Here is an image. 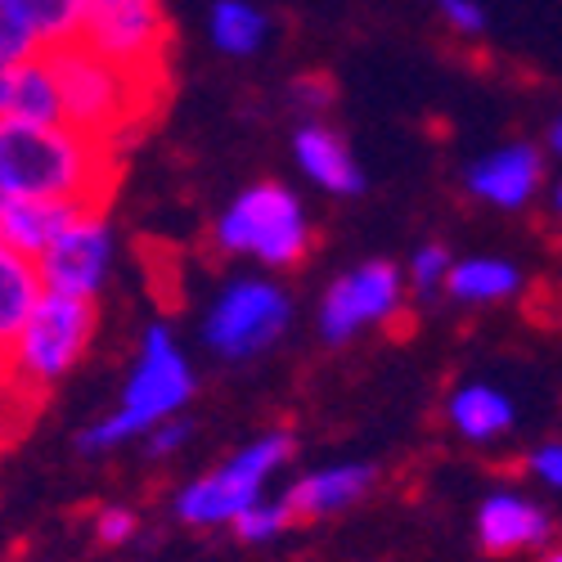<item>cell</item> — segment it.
I'll return each instance as SVG.
<instances>
[{"label":"cell","mask_w":562,"mask_h":562,"mask_svg":"<svg viewBox=\"0 0 562 562\" xmlns=\"http://www.w3.org/2000/svg\"><path fill=\"white\" fill-rule=\"evenodd\" d=\"M113 154L104 139L81 135L68 122L0 117V194L109 203Z\"/></svg>","instance_id":"1"},{"label":"cell","mask_w":562,"mask_h":562,"mask_svg":"<svg viewBox=\"0 0 562 562\" xmlns=\"http://www.w3.org/2000/svg\"><path fill=\"white\" fill-rule=\"evenodd\" d=\"M194 387H199V379H194L190 356L180 351L167 324H154V329H145V338H139V351H135V364L122 383L117 409L95 418V424L77 437V450L109 454L135 437H145L162 418L184 414V405L194 401Z\"/></svg>","instance_id":"2"},{"label":"cell","mask_w":562,"mask_h":562,"mask_svg":"<svg viewBox=\"0 0 562 562\" xmlns=\"http://www.w3.org/2000/svg\"><path fill=\"white\" fill-rule=\"evenodd\" d=\"M95 302L64 297V293H41L32 315L19 324V334L5 347V387L14 396H41L86 360L95 342Z\"/></svg>","instance_id":"3"},{"label":"cell","mask_w":562,"mask_h":562,"mask_svg":"<svg viewBox=\"0 0 562 562\" xmlns=\"http://www.w3.org/2000/svg\"><path fill=\"white\" fill-rule=\"evenodd\" d=\"M50 55V72L59 86V122H68L81 135H95L113 145V135L131 122L145 117L149 109V81L117 68L86 41H68Z\"/></svg>","instance_id":"4"},{"label":"cell","mask_w":562,"mask_h":562,"mask_svg":"<svg viewBox=\"0 0 562 562\" xmlns=\"http://www.w3.org/2000/svg\"><path fill=\"white\" fill-rule=\"evenodd\" d=\"M212 239L229 257H252L266 270H289L311 252V216L289 184H248L212 225Z\"/></svg>","instance_id":"5"},{"label":"cell","mask_w":562,"mask_h":562,"mask_svg":"<svg viewBox=\"0 0 562 562\" xmlns=\"http://www.w3.org/2000/svg\"><path fill=\"white\" fill-rule=\"evenodd\" d=\"M293 459V437L274 428L244 450H234L216 473L194 477L190 486L176 491V518L184 527H229L234 513H244L252 499L266 495V482Z\"/></svg>","instance_id":"6"},{"label":"cell","mask_w":562,"mask_h":562,"mask_svg":"<svg viewBox=\"0 0 562 562\" xmlns=\"http://www.w3.org/2000/svg\"><path fill=\"white\" fill-rule=\"evenodd\" d=\"M293 324V297L274 279H229L221 297L207 306L203 342L221 360H252L270 351Z\"/></svg>","instance_id":"7"},{"label":"cell","mask_w":562,"mask_h":562,"mask_svg":"<svg viewBox=\"0 0 562 562\" xmlns=\"http://www.w3.org/2000/svg\"><path fill=\"white\" fill-rule=\"evenodd\" d=\"M90 50H100L117 68L139 81H162L171 27L162 0H81V36Z\"/></svg>","instance_id":"8"},{"label":"cell","mask_w":562,"mask_h":562,"mask_svg":"<svg viewBox=\"0 0 562 562\" xmlns=\"http://www.w3.org/2000/svg\"><path fill=\"white\" fill-rule=\"evenodd\" d=\"M409 306L405 293V274L392 261H360L347 274H338L329 293L319 302V338L324 342H351L369 329H383L396 324Z\"/></svg>","instance_id":"9"},{"label":"cell","mask_w":562,"mask_h":562,"mask_svg":"<svg viewBox=\"0 0 562 562\" xmlns=\"http://www.w3.org/2000/svg\"><path fill=\"white\" fill-rule=\"evenodd\" d=\"M113 225L104 203L81 207L50 244L36 257V279L45 293H64V297H81L95 302L100 289L109 284L113 270Z\"/></svg>","instance_id":"10"},{"label":"cell","mask_w":562,"mask_h":562,"mask_svg":"<svg viewBox=\"0 0 562 562\" xmlns=\"http://www.w3.org/2000/svg\"><path fill=\"white\" fill-rule=\"evenodd\" d=\"M549 180V162L540 154V145L531 139H513V145H499L491 154H482L473 167L463 171V190L477 203L495 207V212H522L540 199Z\"/></svg>","instance_id":"11"},{"label":"cell","mask_w":562,"mask_h":562,"mask_svg":"<svg viewBox=\"0 0 562 562\" xmlns=\"http://www.w3.org/2000/svg\"><path fill=\"white\" fill-rule=\"evenodd\" d=\"M553 522L549 513L518 491H495L482 499L477 508V540L486 553H522V549H540L549 544Z\"/></svg>","instance_id":"12"},{"label":"cell","mask_w":562,"mask_h":562,"mask_svg":"<svg viewBox=\"0 0 562 562\" xmlns=\"http://www.w3.org/2000/svg\"><path fill=\"white\" fill-rule=\"evenodd\" d=\"M293 158H297L302 176H306L311 184H319L324 194L351 199V194L364 190V171H360V162H356L351 149H347V139H342L334 126H324V122L297 126V135H293Z\"/></svg>","instance_id":"13"},{"label":"cell","mask_w":562,"mask_h":562,"mask_svg":"<svg viewBox=\"0 0 562 562\" xmlns=\"http://www.w3.org/2000/svg\"><path fill=\"white\" fill-rule=\"evenodd\" d=\"M90 203H64V199H19V194H0V244L14 248L19 257L36 261L45 244Z\"/></svg>","instance_id":"14"},{"label":"cell","mask_w":562,"mask_h":562,"mask_svg":"<svg viewBox=\"0 0 562 562\" xmlns=\"http://www.w3.org/2000/svg\"><path fill=\"white\" fill-rule=\"evenodd\" d=\"M373 486V468L369 463H334V468H315V473L297 477L284 504L293 508V518H329V513L351 508L360 495Z\"/></svg>","instance_id":"15"},{"label":"cell","mask_w":562,"mask_h":562,"mask_svg":"<svg viewBox=\"0 0 562 562\" xmlns=\"http://www.w3.org/2000/svg\"><path fill=\"white\" fill-rule=\"evenodd\" d=\"M446 418L450 428L463 437V441H499L513 432V424H518V405H513V396L495 383H459L446 401Z\"/></svg>","instance_id":"16"},{"label":"cell","mask_w":562,"mask_h":562,"mask_svg":"<svg viewBox=\"0 0 562 562\" xmlns=\"http://www.w3.org/2000/svg\"><path fill=\"white\" fill-rule=\"evenodd\" d=\"M527 289V274L504 261V257H463V261H450L446 270V297L463 302V306H495V302H508Z\"/></svg>","instance_id":"17"},{"label":"cell","mask_w":562,"mask_h":562,"mask_svg":"<svg viewBox=\"0 0 562 562\" xmlns=\"http://www.w3.org/2000/svg\"><path fill=\"white\" fill-rule=\"evenodd\" d=\"M0 117H23V122H59V86L50 72V55L36 50L5 72V113Z\"/></svg>","instance_id":"18"},{"label":"cell","mask_w":562,"mask_h":562,"mask_svg":"<svg viewBox=\"0 0 562 562\" xmlns=\"http://www.w3.org/2000/svg\"><path fill=\"white\" fill-rule=\"evenodd\" d=\"M207 36L221 55L229 59H252L270 41V19L252 0H212L207 10Z\"/></svg>","instance_id":"19"},{"label":"cell","mask_w":562,"mask_h":562,"mask_svg":"<svg viewBox=\"0 0 562 562\" xmlns=\"http://www.w3.org/2000/svg\"><path fill=\"white\" fill-rule=\"evenodd\" d=\"M41 293L45 289L36 279V261H27L14 248L0 244V351L10 347V338L19 334V324L32 315Z\"/></svg>","instance_id":"20"},{"label":"cell","mask_w":562,"mask_h":562,"mask_svg":"<svg viewBox=\"0 0 562 562\" xmlns=\"http://www.w3.org/2000/svg\"><path fill=\"white\" fill-rule=\"evenodd\" d=\"M36 50H59L81 36V0H10Z\"/></svg>","instance_id":"21"},{"label":"cell","mask_w":562,"mask_h":562,"mask_svg":"<svg viewBox=\"0 0 562 562\" xmlns=\"http://www.w3.org/2000/svg\"><path fill=\"white\" fill-rule=\"evenodd\" d=\"M297 518H293V508L284 504V499H252L244 513H234V536L239 540H248V544H270V540H279L289 527H293Z\"/></svg>","instance_id":"22"},{"label":"cell","mask_w":562,"mask_h":562,"mask_svg":"<svg viewBox=\"0 0 562 562\" xmlns=\"http://www.w3.org/2000/svg\"><path fill=\"white\" fill-rule=\"evenodd\" d=\"M450 261H454V257H450L441 244H424V248H418V252L409 257V266L401 270V274H405V293H414L418 302H432V297H441Z\"/></svg>","instance_id":"23"},{"label":"cell","mask_w":562,"mask_h":562,"mask_svg":"<svg viewBox=\"0 0 562 562\" xmlns=\"http://www.w3.org/2000/svg\"><path fill=\"white\" fill-rule=\"evenodd\" d=\"M27 55H36V45H32L27 27L14 19L10 0H0V59H5V64H19V59H27Z\"/></svg>","instance_id":"24"},{"label":"cell","mask_w":562,"mask_h":562,"mask_svg":"<svg viewBox=\"0 0 562 562\" xmlns=\"http://www.w3.org/2000/svg\"><path fill=\"white\" fill-rule=\"evenodd\" d=\"M437 10L454 36H482L486 32V10L477 0H437Z\"/></svg>","instance_id":"25"},{"label":"cell","mask_w":562,"mask_h":562,"mask_svg":"<svg viewBox=\"0 0 562 562\" xmlns=\"http://www.w3.org/2000/svg\"><path fill=\"white\" fill-rule=\"evenodd\" d=\"M135 531H139V518L122 504H104L95 513V536L104 544H126V540H135Z\"/></svg>","instance_id":"26"},{"label":"cell","mask_w":562,"mask_h":562,"mask_svg":"<svg viewBox=\"0 0 562 562\" xmlns=\"http://www.w3.org/2000/svg\"><path fill=\"white\" fill-rule=\"evenodd\" d=\"M190 432H194V428H190V418L176 414V418H162L158 428L145 432V446H149L154 459H167V454H176L184 441H190Z\"/></svg>","instance_id":"27"},{"label":"cell","mask_w":562,"mask_h":562,"mask_svg":"<svg viewBox=\"0 0 562 562\" xmlns=\"http://www.w3.org/2000/svg\"><path fill=\"white\" fill-rule=\"evenodd\" d=\"M527 468H531V477H540L544 486H562V446L558 441H540L531 454H527Z\"/></svg>","instance_id":"28"},{"label":"cell","mask_w":562,"mask_h":562,"mask_svg":"<svg viewBox=\"0 0 562 562\" xmlns=\"http://www.w3.org/2000/svg\"><path fill=\"white\" fill-rule=\"evenodd\" d=\"M293 100H297L302 109H324V104L334 100V86L324 81V72H306V77L293 81Z\"/></svg>","instance_id":"29"},{"label":"cell","mask_w":562,"mask_h":562,"mask_svg":"<svg viewBox=\"0 0 562 562\" xmlns=\"http://www.w3.org/2000/svg\"><path fill=\"white\" fill-rule=\"evenodd\" d=\"M549 154H562V122H549Z\"/></svg>","instance_id":"30"},{"label":"cell","mask_w":562,"mask_h":562,"mask_svg":"<svg viewBox=\"0 0 562 562\" xmlns=\"http://www.w3.org/2000/svg\"><path fill=\"white\" fill-rule=\"evenodd\" d=\"M5 72H10V64L0 59V113H5Z\"/></svg>","instance_id":"31"},{"label":"cell","mask_w":562,"mask_h":562,"mask_svg":"<svg viewBox=\"0 0 562 562\" xmlns=\"http://www.w3.org/2000/svg\"><path fill=\"white\" fill-rule=\"evenodd\" d=\"M0 392H10L5 387V351H0Z\"/></svg>","instance_id":"32"},{"label":"cell","mask_w":562,"mask_h":562,"mask_svg":"<svg viewBox=\"0 0 562 562\" xmlns=\"http://www.w3.org/2000/svg\"><path fill=\"white\" fill-rule=\"evenodd\" d=\"M540 562H562V553H558V549H549V553H544Z\"/></svg>","instance_id":"33"}]
</instances>
